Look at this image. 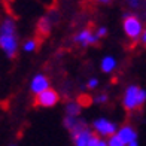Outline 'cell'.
<instances>
[{
    "instance_id": "6da1fadb",
    "label": "cell",
    "mask_w": 146,
    "mask_h": 146,
    "mask_svg": "<svg viewBox=\"0 0 146 146\" xmlns=\"http://www.w3.org/2000/svg\"><path fill=\"white\" fill-rule=\"evenodd\" d=\"M0 48L9 60L17 57L18 51V37H17V24L11 17L3 18L0 25Z\"/></svg>"
},
{
    "instance_id": "7a4b0ae2",
    "label": "cell",
    "mask_w": 146,
    "mask_h": 146,
    "mask_svg": "<svg viewBox=\"0 0 146 146\" xmlns=\"http://www.w3.org/2000/svg\"><path fill=\"white\" fill-rule=\"evenodd\" d=\"M145 103H146V90L134 84H131L125 88L124 97H122V106L127 112L140 109L145 106Z\"/></svg>"
},
{
    "instance_id": "3957f363",
    "label": "cell",
    "mask_w": 146,
    "mask_h": 146,
    "mask_svg": "<svg viewBox=\"0 0 146 146\" xmlns=\"http://www.w3.org/2000/svg\"><path fill=\"white\" fill-rule=\"evenodd\" d=\"M122 30L125 33V36L133 42H140V37L145 31L142 21L139 19V17L133 14H127L122 18Z\"/></svg>"
},
{
    "instance_id": "277c9868",
    "label": "cell",
    "mask_w": 146,
    "mask_h": 146,
    "mask_svg": "<svg viewBox=\"0 0 146 146\" xmlns=\"http://www.w3.org/2000/svg\"><path fill=\"white\" fill-rule=\"evenodd\" d=\"M91 128H92V131H94L97 136H100L103 139H109V137L115 136L118 133L116 124L109 121V119H106V118H97V119H94L92 124H91Z\"/></svg>"
},
{
    "instance_id": "5b68a950",
    "label": "cell",
    "mask_w": 146,
    "mask_h": 146,
    "mask_svg": "<svg viewBox=\"0 0 146 146\" xmlns=\"http://www.w3.org/2000/svg\"><path fill=\"white\" fill-rule=\"evenodd\" d=\"M60 102V94L55 90H46L45 92L35 97V106L36 108H54Z\"/></svg>"
},
{
    "instance_id": "8992f818",
    "label": "cell",
    "mask_w": 146,
    "mask_h": 146,
    "mask_svg": "<svg viewBox=\"0 0 146 146\" xmlns=\"http://www.w3.org/2000/svg\"><path fill=\"white\" fill-rule=\"evenodd\" d=\"M75 42L79 43L82 48H87V46H94L98 42V37L96 35V31H92V27H87L78 33L75 36Z\"/></svg>"
},
{
    "instance_id": "52a82bcc",
    "label": "cell",
    "mask_w": 146,
    "mask_h": 146,
    "mask_svg": "<svg viewBox=\"0 0 146 146\" xmlns=\"http://www.w3.org/2000/svg\"><path fill=\"white\" fill-rule=\"evenodd\" d=\"M49 88H51V82H49L48 76H45L43 73H37L36 76H33L31 82H30V91L35 96L42 94V92H45Z\"/></svg>"
},
{
    "instance_id": "ba28073f",
    "label": "cell",
    "mask_w": 146,
    "mask_h": 146,
    "mask_svg": "<svg viewBox=\"0 0 146 146\" xmlns=\"http://www.w3.org/2000/svg\"><path fill=\"white\" fill-rule=\"evenodd\" d=\"M63 125H64V128L70 133V136L76 134V133L82 131L85 128H88L87 122H85L84 119H81L79 116H67L66 115L64 119H63Z\"/></svg>"
},
{
    "instance_id": "9c48e42d",
    "label": "cell",
    "mask_w": 146,
    "mask_h": 146,
    "mask_svg": "<svg viewBox=\"0 0 146 146\" xmlns=\"http://www.w3.org/2000/svg\"><path fill=\"white\" fill-rule=\"evenodd\" d=\"M92 136H94V131H92L91 127H88V128L76 133V134H72L70 137H72L73 146H90Z\"/></svg>"
},
{
    "instance_id": "30bf717a",
    "label": "cell",
    "mask_w": 146,
    "mask_h": 146,
    "mask_svg": "<svg viewBox=\"0 0 146 146\" xmlns=\"http://www.w3.org/2000/svg\"><path fill=\"white\" fill-rule=\"evenodd\" d=\"M116 134L121 137V140L127 146L137 140V131H136L134 127H131L130 124H125V125H122V127H119Z\"/></svg>"
},
{
    "instance_id": "8fae6325",
    "label": "cell",
    "mask_w": 146,
    "mask_h": 146,
    "mask_svg": "<svg viewBox=\"0 0 146 146\" xmlns=\"http://www.w3.org/2000/svg\"><path fill=\"white\" fill-rule=\"evenodd\" d=\"M51 29H52V21H51V18L48 15L39 18V21H37V33L40 36H48L51 33Z\"/></svg>"
},
{
    "instance_id": "7c38bea8",
    "label": "cell",
    "mask_w": 146,
    "mask_h": 146,
    "mask_svg": "<svg viewBox=\"0 0 146 146\" xmlns=\"http://www.w3.org/2000/svg\"><path fill=\"white\" fill-rule=\"evenodd\" d=\"M116 69V58L112 55H106L103 57L102 63H100V70L103 73H112Z\"/></svg>"
},
{
    "instance_id": "4fadbf2b",
    "label": "cell",
    "mask_w": 146,
    "mask_h": 146,
    "mask_svg": "<svg viewBox=\"0 0 146 146\" xmlns=\"http://www.w3.org/2000/svg\"><path fill=\"white\" fill-rule=\"evenodd\" d=\"M66 115L67 116H79L81 115V109H82V104L79 103L78 100H72L66 103Z\"/></svg>"
},
{
    "instance_id": "5bb4252c",
    "label": "cell",
    "mask_w": 146,
    "mask_h": 146,
    "mask_svg": "<svg viewBox=\"0 0 146 146\" xmlns=\"http://www.w3.org/2000/svg\"><path fill=\"white\" fill-rule=\"evenodd\" d=\"M39 46V39L37 37H33V39H29L23 43V51L25 52H35Z\"/></svg>"
},
{
    "instance_id": "9a60e30c",
    "label": "cell",
    "mask_w": 146,
    "mask_h": 146,
    "mask_svg": "<svg viewBox=\"0 0 146 146\" xmlns=\"http://www.w3.org/2000/svg\"><path fill=\"white\" fill-rule=\"evenodd\" d=\"M90 146H109V145H108V139H103L94 133V136H92L91 142H90Z\"/></svg>"
},
{
    "instance_id": "2e32d148",
    "label": "cell",
    "mask_w": 146,
    "mask_h": 146,
    "mask_svg": "<svg viewBox=\"0 0 146 146\" xmlns=\"http://www.w3.org/2000/svg\"><path fill=\"white\" fill-rule=\"evenodd\" d=\"M108 145H109V146H127V145L121 140V137H119L118 134L109 137V139H108Z\"/></svg>"
},
{
    "instance_id": "e0dca14e",
    "label": "cell",
    "mask_w": 146,
    "mask_h": 146,
    "mask_svg": "<svg viewBox=\"0 0 146 146\" xmlns=\"http://www.w3.org/2000/svg\"><path fill=\"white\" fill-rule=\"evenodd\" d=\"M108 100H109V97H108L106 92H100V94L92 97V103H98V104H104Z\"/></svg>"
},
{
    "instance_id": "ac0fdd59",
    "label": "cell",
    "mask_w": 146,
    "mask_h": 146,
    "mask_svg": "<svg viewBox=\"0 0 146 146\" xmlns=\"http://www.w3.org/2000/svg\"><path fill=\"white\" fill-rule=\"evenodd\" d=\"M96 35H97V37H98V39L106 37V36H108V29H106V27H103V25H102V27H98V29L96 30Z\"/></svg>"
},
{
    "instance_id": "d6986e66",
    "label": "cell",
    "mask_w": 146,
    "mask_h": 146,
    "mask_svg": "<svg viewBox=\"0 0 146 146\" xmlns=\"http://www.w3.org/2000/svg\"><path fill=\"white\" fill-rule=\"evenodd\" d=\"M97 85H98V79H97V78H90V79H88L87 87H88L90 90H94V88H97Z\"/></svg>"
},
{
    "instance_id": "ffe728a7",
    "label": "cell",
    "mask_w": 146,
    "mask_h": 146,
    "mask_svg": "<svg viewBox=\"0 0 146 146\" xmlns=\"http://www.w3.org/2000/svg\"><path fill=\"white\" fill-rule=\"evenodd\" d=\"M140 43H142L143 46H146V29H145L143 35H142V37H140Z\"/></svg>"
},
{
    "instance_id": "44dd1931",
    "label": "cell",
    "mask_w": 146,
    "mask_h": 146,
    "mask_svg": "<svg viewBox=\"0 0 146 146\" xmlns=\"http://www.w3.org/2000/svg\"><path fill=\"white\" fill-rule=\"evenodd\" d=\"M97 2L102 5H109V3H112V0H97Z\"/></svg>"
},
{
    "instance_id": "7402d4cb",
    "label": "cell",
    "mask_w": 146,
    "mask_h": 146,
    "mask_svg": "<svg viewBox=\"0 0 146 146\" xmlns=\"http://www.w3.org/2000/svg\"><path fill=\"white\" fill-rule=\"evenodd\" d=\"M128 2H130V5H131V6H137L140 0H128Z\"/></svg>"
},
{
    "instance_id": "603a6c76",
    "label": "cell",
    "mask_w": 146,
    "mask_h": 146,
    "mask_svg": "<svg viewBox=\"0 0 146 146\" xmlns=\"http://www.w3.org/2000/svg\"><path fill=\"white\" fill-rule=\"evenodd\" d=\"M128 146H139V140H136V142H133V143H130Z\"/></svg>"
},
{
    "instance_id": "cb8c5ba5",
    "label": "cell",
    "mask_w": 146,
    "mask_h": 146,
    "mask_svg": "<svg viewBox=\"0 0 146 146\" xmlns=\"http://www.w3.org/2000/svg\"><path fill=\"white\" fill-rule=\"evenodd\" d=\"M8 146H18L17 143H11V145H8Z\"/></svg>"
}]
</instances>
